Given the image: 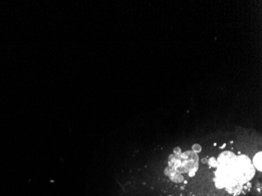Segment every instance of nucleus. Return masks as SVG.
Listing matches in <instances>:
<instances>
[{"label":"nucleus","instance_id":"nucleus-1","mask_svg":"<svg viewBox=\"0 0 262 196\" xmlns=\"http://www.w3.org/2000/svg\"><path fill=\"white\" fill-rule=\"evenodd\" d=\"M254 165L257 168L259 171H261V152L257 153L253 159Z\"/></svg>","mask_w":262,"mask_h":196},{"label":"nucleus","instance_id":"nucleus-2","mask_svg":"<svg viewBox=\"0 0 262 196\" xmlns=\"http://www.w3.org/2000/svg\"><path fill=\"white\" fill-rule=\"evenodd\" d=\"M169 178L173 182H176V183H180L184 180V177L182 176V175L177 172L174 173L172 175L169 176Z\"/></svg>","mask_w":262,"mask_h":196},{"label":"nucleus","instance_id":"nucleus-3","mask_svg":"<svg viewBox=\"0 0 262 196\" xmlns=\"http://www.w3.org/2000/svg\"><path fill=\"white\" fill-rule=\"evenodd\" d=\"M176 172V170H175V169H174V168L173 167H171V166H168V167H166V169L164 170V173L166 175V176H171V175H172L174 173H175Z\"/></svg>","mask_w":262,"mask_h":196},{"label":"nucleus","instance_id":"nucleus-4","mask_svg":"<svg viewBox=\"0 0 262 196\" xmlns=\"http://www.w3.org/2000/svg\"><path fill=\"white\" fill-rule=\"evenodd\" d=\"M208 163H209V165H210V166H212V167H216V166H218V160H217L216 158H213V157L210 158V159L208 160Z\"/></svg>","mask_w":262,"mask_h":196},{"label":"nucleus","instance_id":"nucleus-5","mask_svg":"<svg viewBox=\"0 0 262 196\" xmlns=\"http://www.w3.org/2000/svg\"><path fill=\"white\" fill-rule=\"evenodd\" d=\"M202 151V147L201 145L199 144H195L192 146V152H195V153H198V152H200Z\"/></svg>","mask_w":262,"mask_h":196},{"label":"nucleus","instance_id":"nucleus-6","mask_svg":"<svg viewBox=\"0 0 262 196\" xmlns=\"http://www.w3.org/2000/svg\"><path fill=\"white\" fill-rule=\"evenodd\" d=\"M174 154L177 155H181V149H180V147H176L174 149Z\"/></svg>","mask_w":262,"mask_h":196},{"label":"nucleus","instance_id":"nucleus-7","mask_svg":"<svg viewBox=\"0 0 262 196\" xmlns=\"http://www.w3.org/2000/svg\"><path fill=\"white\" fill-rule=\"evenodd\" d=\"M202 162L203 163V164H206V163H208V159H207V158H202Z\"/></svg>","mask_w":262,"mask_h":196},{"label":"nucleus","instance_id":"nucleus-8","mask_svg":"<svg viewBox=\"0 0 262 196\" xmlns=\"http://www.w3.org/2000/svg\"><path fill=\"white\" fill-rule=\"evenodd\" d=\"M224 146H225V144H224L223 145H222V147H221V148H223V147H224Z\"/></svg>","mask_w":262,"mask_h":196}]
</instances>
